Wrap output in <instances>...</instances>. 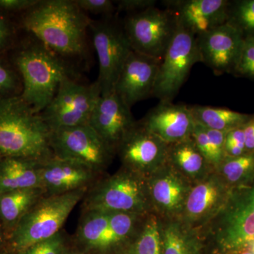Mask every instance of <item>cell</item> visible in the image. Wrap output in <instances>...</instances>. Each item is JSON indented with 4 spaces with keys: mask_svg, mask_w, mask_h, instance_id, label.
<instances>
[{
    "mask_svg": "<svg viewBox=\"0 0 254 254\" xmlns=\"http://www.w3.org/2000/svg\"><path fill=\"white\" fill-rule=\"evenodd\" d=\"M0 155H1V154H0Z\"/></svg>",
    "mask_w": 254,
    "mask_h": 254,
    "instance_id": "bcb514c9",
    "label": "cell"
},
{
    "mask_svg": "<svg viewBox=\"0 0 254 254\" xmlns=\"http://www.w3.org/2000/svg\"><path fill=\"white\" fill-rule=\"evenodd\" d=\"M100 95L96 81L83 85L73 77L66 78L54 98L39 115L51 132L86 125Z\"/></svg>",
    "mask_w": 254,
    "mask_h": 254,
    "instance_id": "52a82bcc",
    "label": "cell"
},
{
    "mask_svg": "<svg viewBox=\"0 0 254 254\" xmlns=\"http://www.w3.org/2000/svg\"><path fill=\"white\" fill-rule=\"evenodd\" d=\"M123 26L133 51L161 61L178 23L169 10L154 6L127 15Z\"/></svg>",
    "mask_w": 254,
    "mask_h": 254,
    "instance_id": "ba28073f",
    "label": "cell"
},
{
    "mask_svg": "<svg viewBox=\"0 0 254 254\" xmlns=\"http://www.w3.org/2000/svg\"><path fill=\"white\" fill-rule=\"evenodd\" d=\"M160 63V60L131 52L114 88L128 108L153 95Z\"/></svg>",
    "mask_w": 254,
    "mask_h": 254,
    "instance_id": "2e32d148",
    "label": "cell"
},
{
    "mask_svg": "<svg viewBox=\"0 0 254 254\" xmlns=\"http://www.w3.org/2000/svg\"><path fill=\"white\" fill-rule=\"evenodd\" d=\"M88 189L60 195H45L32 207L13 230L11 242L22 254L32 245L61 232L70 213L83 199Z\"/></svg>",
    "mask_w": 254,
    "mask_h": 254,
    "instance_id": "8992f818",
    "label": "cell"
},
{
    "mask_svg": "<svg viewBox=\"0 0 254 254\" xmlns=\"http://www.w3.org/2000/svg\"><path fill=\"white\" fill-rule=\"evenodd\" d=\"M219 250L225 254L244 252L254 243V175L231 187L221 210L207 225Z\"/></svg>",
    "mask_w": 254,
    "mask_h": 254,
    "instance_id": "277c9868",
    "label": "cell"
},
{
    "mask_svg": "<svg viewBox=\"0 0 254 254\" xmlns=\"http://www.w3.org/2000/svg\"><path fill=\"white\" fill-rule=\"evenodd\" d=\"M245 133V148L247 153L254 152V115L242 126Z\"/></svg>",
    "mask_w": 254,
    "mask_h": 254,
    "instance_id": "f35d334b",
    "label": "cell"
},
{
    "mask_svg": "<svg viewBox=\"0 0 254 254\" xmlns=\"http://www.w3.org/2000/svg\"><path fill=\"white\" fill-rule=\"evenodd\" d=\"M65 254H83L81 253H78V252H66Z\"/></svg>",
    "mask_w": 254,
    "mask_h": 254,
    "instance_id": "7bdbcfd3",
    "label": "cell"
},
{
    "mask_svg": "<svg viewBox=\"0 0 254 254\" xmlns=\"http://www.w3.org/2000/svg\"><path fill=\"white\" fill-rule=\"evenodd\" d=\"M227 23L237 28L244 38L254 36V0L230 1Z\"/></svg>",
    "mask_w": 254,
    "mask_h": 254,
    "instance_id": "f546056e",
    "label": "cell"
},
{
    "mask_svg": "<svg viewBox=\"0 0 254 254\" xmlns=\"http://www.w3.org/2000/svg\"><path fill=\"white\" fill-rule=\"evenodd\" d=\"M169 145L137 122L116 150L123 168L147 179L168 161Z\"/></svg>",
    "mask_w": 254,
    "mask_h": 254,
    "instance_id": "7c38bea8",
    "label": "cell"
},
{
    "mask_svg": "<svg viewBox=\"0 0 254 254\" xmlns=\"http://www.w3.org/2000/svg\"><path fill=\"white\" fill-rule=\"evenodd\" d=\"M99 175L80 164L53 157L41 164L42 188L46 195L90 188Z\"/></svg>",
    "mask_w": 254,
    "mask_h": 254,
    "instance_id": "ffe728a7",
    "label": "cell"
},
{
    "mask_svg": "<svg viewBox=\"0 0 254 254\" xmlns=\"http://www.w3.org/2000/svg\"><path fill=\"white\" fill-rule=\"evenodd\" d=\"M195 123L210 129L228 132L245 125L252 115L227 108L189 105Z\"/></svg>",
    "mask_w": 254,
    "mask_h": 254,
    "instance_id": "d4e9b609",
    "label": "cell"
},
{
    "mask_svg": "<svg viewBox=\"0 0 254 254\" xmlns=\"http://www.w3.org/2000/svg\"></svg>",
    "mask_w": 254,
    "mask_h": 254,
    "instance_id": "f6af8a7d",
    "label": "cell"
},
{
    "mask_svg": "<svg viewBox=\"0 0 254 254\" xmlns=\"http://www.w3.org/2000/svg\"><path fill=\"white\" fill-rule=\"evenodd\" d=\"M168 162L192 184L200 181L215 171L191 137L169 145Z\"/></svg>",
    "mask_w": 254,
    "mask_h": 254,
    "instance_id": "7402d4cb",
    "label": "cell"
},
{
    "mask_svg": "<svg viewBox=\"0 0 254 254\" xmlns=\"http://www.w3.org/2000/svg\"><path fill=\"white\" fill-rule=\"evenodd\" d=\"M50 144L56 158L80 164L99 176L116 154L88 124L51 132Z\"/></svg>",
    "mask_w": 254,
    "mask_h": 254,
    "instance_id": "9c48e42d",
    "label": "cell"
},
{
    "mask_svg": "<svg viewBox=\"0 0 254 254\" xmlns=\"http://www.w3.org/2000/svg\"><path fill=\"white\" fill-rule=\"evenodd\" d=\"M89 31L99 63L96 82L101 95H107L114 91L122 68L133 50L123 25L109 16L100 21L92 20Z\"/></svg>",
    "mask_w": 254,
    "mask_h": 254,
    "instance_id": "8fae6325",
    "label": "cell"
},
{
    "mask_svg": "<svg viewBox=\"0 0 254 254\" xmlns=\"http://www.w3.org/2000/svg\"><path fill=\"white\" fill-rule=\"evenodd\" d=\"M224 149L225 158H236L247 153L245 133L242 127L227 132Z\"/></svg>",
    "mask_w": 254,
    "mask_h": 254,
    "instance_id": "836d02e7",
    "label": "cell"
},
{
    "mask_svg": "<svg viewBox=\"0 0 254 254\" xmlns=\"http://www.w3.org/2000/svg\"><path fill=\"white\" fill-rule=\"evenodd\" d=\"M0 241H1V232H0Z\"/></svg>",
    "mask_w": 254,
    "mask_h": 254,
    "instance_id": "ee69618b",
    "label": "cell"
},
{
    "mask_svg": "<svg viewBox=\"0 0 254 254\" xmlns=\"http://www.w3.org/2000/svg\"><path fill=\"white\" fill-rule=\"evenodd\" d=\"M252 254V252H251V251L246 250L244 251V252H241L240 254Z\"/></svg>",
    "mask_w": 254,
    "mask_h": 254,
    "instance_id": "60d3db41",
    "label": "cell"
},
{
    "mask_svg": "<svg viewBox=\"0 0 254 254\" xmlns=\"http://www.w3.org/2000/svg\"><path fill=\"white\" fill-rule=\"evenodd\" d=\"M227 0H165V9L195 37L227 23Z\"/></svg>",
    "mask_w": 254,
    "mask_h": 254,
    "instance_id": "ac0fdd59",
    "label": "cell"
},
{
    "mask_svg": "<svg viewBox=\"0 0 254 254\" xmlns=\"http://www.w3.org/2000/svg\"><path fill=\"white\" fill-rule=\"evenodd\" d=\"M233 73L244 77L254 78V36L244 38L240 57Z\"/></svg>",
    "mask_w": 254,
    "mask_h": 254,
    "instance_id": "1f68e13d",
    "label": "cell"
},
{
    "mask_svg": "<svg viewBox=\"0 0 254 254\" xmlns=\"http://www.w3.org/2000/svg\"><path fill=\"white\" fill-rule=\"evenodd\" d=\"M15 63L23 78L20 96L37 114L49 105L65 78H74L66 60L38 41L21 50Z\"/></svg>",
    "mask_w": 254,
    "mask_h": 254,
    "instance_id": "3957f363",
    "label": "cell"
},
{
    "mask_svg": "<svg viewBox=\"0 0 254 254\" xmlns=\"http://www.w3.org/2000/svg\"><path fill=\"white\" fill-rule=\"evenodd\" d=\"M147 215L130 213H111L108 230L95 250H108L136 235Z\"/></svg>",
    "mask_w": 254,
    "mask_h": 254,
    "instance_id": "484cf974",
    "label": "cell"
},
{
    "mask_svg": "<svg viewBox=\"0 0 254 254\" xmlns=\"http://www.w3.org/2000/svg\"><path fill=\"white\" fill-rule=\"evenodd\" d=\"M83 213H152L146 179L122 168L92 185L83 198Z\"/></svg>",
    "mask_w": 254,
    "mask_h": 254,
    "instance_id": "5b68a950",
    "label": "cell"
},
{
    "mask_svg": "<svg viewBox=\"0 0 254 254\" xmlns=\"http://www.w3.org/2000/svg\"><path fill=\"white\" fill-rule=\"evenodd\" d=\"M197 63H200V59L196 37L178 23L173 39L159 65L152 96L160 101L173 102Z\"/></svg>",
    "mask_w": 254,
    "mask_h": 254,
    "instance_id": "30bf717a",
    "label": "cell"
},
{
    "mask_svg": "<svg viewBox=\"0 0 254 254\" xmlns=\"http://www.w3.org/2000/svg\"><path fill=\"white\" fill-rule=\"evenodd\" d=\"M74 1L86 14L104 15L106 17L117 11L115 1L111 0H74Z\"/></svg>",
    "mask_w": 254,
    "mask_h": 254,
    "instance_id": "e575fe53",
    "label": "cell"
},
{
    "mask_svg": "<svg viewBox=\"0 0 254 254\" xmlns=\"http://www.w3.org/2000/svg\"><path fill=\"white\" fill-rule=\"evenodd\" d=\"M46 195L43 188L13 190L0 194V217L13 230L21 219Z\"/></svg>",
    "mask_w": 254,
    "mask_h": 254,
    "instance_id": "cb8c5ba5",
    "label": "cell"
},
{
    "mask_svg": "<svg viewBox=\"0 0 254 254\" xmlns=\"http://www.w3.org/2000/svg\"><path fill=\"white\" fill-rule=\"evenodd\" d=\"M12 31L9 22L0 16V50L4 48L11 40Z\"/></svg>",
    "mask_w": 254,
    "mask_h": 254,
    "instance_id": "ab89813d",
    "label": "cell"
},
{
    "mask_svg": "<svg viewBox=\"0 0 254 254\" xmlns=\"http://www.w3.org/2000/svg\"><path fill=\"white\" fill-rule=\"evenodd\" d=\"M136 124L131 108L115 91L100 95L88 122V125L115 153L124 138Z\"/></svg>",
    "mask_w": 254,
    "mask_h": 254,
    "instance_id": "e0dca14e",
    "label": "cell"
},
{
    "mask_svg": "<svg viewBox=\"0 0 254 254\" xmlns=\"http://www.w3.org/2000/svg\"><path fill=\"white\" fill-rule=\"evenodd\" d=\"M42 163L9 157L0 161V194L13 190L42 188Z\"/></svg>",
    "mask_w": 254,
    "mask_h": 254,
    "instance_id": "44dd1931",
    "label": "cell"
},
{
    "mask_svg": "<svg viewBox=\"0 0 254 254\" xmlns=\"http://www.w3.org/2000/svg\"><path fill=\"white\" fill-rule=\"evenodd\" d=\"M215 171L230 188L239 186L254 175V152L225 158Z\"/></svg>",
    "mask_w": 254,
    "mask_h": 254,
    "instance_id": "4316f807",
    "label": "cell"
},
{
    "mask_svg": "<svg viewBox=\"0 0 254 254\" xmlns=\"http://www.w3.org/2000/svg\"><path fill=\"white\" fill-rule=\"evenodd\" d=\"M115 1L117 11H126L128 14L140 12L157 4L155 0H119Z\"/></svg>",
    "mask_w": 254,
    "mask_h": 254,
    "instance_id": "d590c367",
    "label": "cell"
},
{
    "mask_svg": "<svg viewBox=\"0 0 254 254\" xmlns=\"http://www.w3.org/2000/svg\"><path fill=\"white\" fill-rule=\"evenodd\" d=\"M111 213L85 212L78 225L76 238L82 245L96 250L109 226Z\"/></svg>",
    "mask_w": 254,
    "mask_h": 254,
    "instance_id": "83f0119b",
    "label": "cell"
},
{
    "mask_svg": "<svg viewBox=\"0 0 254 254\" xmlns=\"http://www.w3.org/2000/svg\"><path fill=\"white\" fill-rule=\"evenodd\" d=\"M152 213L161 220H178L191 182L169 162L146 179Z\"/></svg>",
    "mask_w": 254,
    "mask_h": 254,
    "instance_id": "5bb4252c",
    "label": "cell"
},
{
    "mask_svg": "<svg viewBox=\"0 0 254 254\" xmlns=\"http://www.w3.org/2000/svg\"><path fill=\"white\" fill-rule=\"evenodd\" d=\"M243 41L242 33L227 23L197 36L200 63L216 75L233 73Z\"/></svg>",
    "mask_w": 254,
    "mask_h": 254,
    "instance_id": "9a60e30c",
    "label": "cell"
},
{
    "mask_svg": "<svg viewBox=\"0 0 254 254\" xmlns=\"http://www.w3.org/2000/svg\"><path fill=\"white\" fill-rule=\"evenodd\" d=\"M133 254H162L160 220L155 213L145 217L132 247Z\"/></svg>",
    "mask_w": 254,
    "mask_h": 254,
    "instance_id": "f1b7e54d",
    "label": "cell"
},
{
    "mask_svg": "<svg viewBox=\"0 0 254 254\" xmlns=\"http://www.w3.org/2000/svg\"><path fill=\"white\" fill-rule=\"evenodd\" d=\"M230 187L216 171L192 184L178 220L190 230L198 232L211 222L221 210Z\"/></svg>",
    "mask_w": 254,
    "mask_h": 254,
    "instance_id": "4fadbf2b",
    "label": "cell"
},
{
    "mask_svg": "<svg viewBox=\"0 0 254 254\" xmlns=\"http://www.w3.org/2000/svg\"><path fill=\"white\" fill-rule=\"evenodd\" d=\"M198 149L215 170L225 159V155L219 152L207 134L205 127L195 123L191 135Z\"/></svg>",
    "mask_w": 254,
    "mask_h": 254,
    "instance_id": "4dcf8cb0",
    "label": "cell"
},
{
    "mask_svg": "<svg viewBox=\"0 0 254 254\" xmlns=\"http://www.w3.org/2000/svg\"><path fill=\"white\" fill-rule=\"evenodd\" d=\"M250 248H251V252H252V254H254V243L253 244V245L251 246Z\"/></svg>",
    "mask_w": 254,
    "mask_h": 254,
    "instance_id": "b9f144b4",
    "label": "cell"
},
{
    "mask_svg": "<svg viewBox=\"0 0 254 254\" xmlns=\"http://www.w3.org/2000/svg\"><path fill=\"white\" fill-rule=\"evenodd\" d=\"M139 123L170 145L191 137L195 122L189 105L160 101Z\"/></svg>",
    "mask_w": 254,
    "mask_h": 254,
    "instance_id": "d6986e66",
    "label": "cell"
},
{
    "mask_svg": "<svg viewBox=\"0 0 254 254\" xmlns=\"http://www.w3.org/2000/svg\"><path fill=\"white\" fill-rule=\"evenodd\" d=\"M40 0H0V9L6 11H28Z\"/></svg>",
    "mask_w": 254,
    "mask_h": 254,
    "instance_id": "8d00e7d4",
    "label": "cell"
},
{
    "mask_svg": "<svg viewBox=\"0 0 254 254\" xmlns=\"http://www.w3.org/2000/svg\"><path fill=\"white\" fill-rule=\"evenodd\" d=\"M91 22L74 0L39 1L23 18L25 29L64 60L86 55Z\"/></svg>",
    "mask_w": 254,
    "mask_h": 254,
    "instance_id": "6da1fadb",
    "label": "cell"
},
{
    "mask_svg": "<svg viewBox=\"0 0 254 254\" xmlns=\"http://www.w3.org/2000/svg\"><path fill=\"white\" fill-rule=\"evenodd\" d=\"M17 81L14 73L0 64V93H11L16 89Z\"/></svg>",
    "mask_w": 254,
    "mask_h": 254,
    "instance_id": "74e56055",
    "label": "cell"
},
{
    "mask_svg": "<svg viewBox=\"0 0 254 254\" xmlns=\"http://www.w3.org/2000/svg\"><path fill=\"white\" fill-rule=\"evenodd\" d=\"M66 252V237L61 231L48 240L32 245L21 254H65Z\"/></svg>",
    "mask_w": 254,
    "mask_h": 254,
    "instance_id": "d6a6232c",
    "label": "cell"
},
{
    "mask_svg": "<svg viewBox=\"0 0 254 254\" xmlns=\"http://www.w3.org/2000/svg\"><path fill=\"white\" fill-rule=\"evenodd\" d=\"M160 232L162 254H200L198 232L180 220H160Z\"/></svg>",
    "mask_w": 254,
    "mask_h": 254,
    "instance_id": "603a6c76",
    "label": "cell"
},
{
    "mask_svg": "<svg viewBox=\"0 0 254 254\" xmlns=\"http://www.w3.org/2000/svg\"><path fill=\"white\" fill-rule=\"evenodd\" d=\"M51 131L20 95L0 98V154L44 163L54 157Z\"/></svg>",
    "mask_w": 254,
    "mask_h": 254,
    "instance_id": "7a4b0ae2",
    "label": "cell"
}]
</instances>
